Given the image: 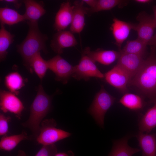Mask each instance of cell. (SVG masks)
Wrapping results in <instances>:
<instances>
[{"instance_id":"1","label":"cell","mask_w":156,"mask_h":156,"mask_svg":"<svg viewBox=\"0 0 156 156\" xmlns=\"http://www.w3.org/2000/svg\"><path fill=\"white\" fill-rule=\"evenodd\" d=\"M52 97L45 92L41 84L39 85L36 96L30 107L29 118L21 124L23 127L30 130L32 134L30 136L31 140H36L38 136L40 124L51 109Z\"/></svg>"},{"instance_id":"2","label":"cell","mask_w":156,"mask_h":156,"mask_svg":"<svg viewBox=\"0 0 156 156\" xmlns=\"http://www.w3.org/2000/svg\"><path fill=\"white\" fill-rule=\"evenodd\" d=\"M27 23L29 29L27 36L16 48L24 65L30 71V62L33 56L41 51L47 53L46 42L48 38L40 31L38 22L27 21Z\"/></svg>"},{"instance_id":"3","label":"cell","mask_w":156,"mask_h":156,"mask_svg":"<svg viewBox=\"0 0 156 156\" xmlns=\"http://www.w3.org/2000/svg\"><path fill=\"white\" fill-rule=\"evenodd\" d=\"M152 47V53L146 59L129 85L137 88L148 97L156 100V54L155 48Z\"/></svg>"},{"instance_id":"4","label":"cell","mask_w":156,"mask_h":156,"mask_svg":"<svg viewBox=\"0 0 156 156\" xmlns=\"http://www.w3.org/2000/svg\"><path fill=\"white\" fill-rule=\"evenodd\" d=\"M115 101V98L103 86L95 95L88 112L101 127H104L105 116L106 112L113 105Z\"/></svg>"},{"instance_id":"5","label":"cell","mask_w":156,"mask_h":156,"mask_svg":"<svg viewBox=\"0 0 156 156\" xmlns=\"http://www.w3.org/2000/svg\"><path fill=\"white\" fill-rule=\"evenodd\" d=\"M56 122L53 118L43 120L36 140L37 143L42 145L54 144L71 135L70 133L56 128Z\"/></svg>"},{"instance_id":"6","label":"cell","mask_w":156,"mask_h":156,"mask_svg":"<svg viewBox=\"0 0 156 156\" xmlns=\"http://www.w3.org/2000/svg\"><path fill=\"white\" fill-rule=\"evenodd\" d=\"M72 77L77 80L83 79L87 81L92 77L103 78L104 74L98 69L95 62L82 53L79 63L74 66Z\"/></svg>"},{"instance_id":"7","label":"cell","mask_w":156,"mask_h":156,"mask_svg":"<svg viewBox=\"0 0 156 156\" xmlns=\"http://www.w3.org/2000/svg\"><path fill=\"white\" fill-rule=\"evenodd\" d=\"M49 69L55 75V79L63 84L68 81L73 75L74 66L59 54L47 61Z\"/></svg>"},{"instance_id":"8","label":"cell","mask_w":156,"mask_h":156,"mask_svg":"<svg viewBox=\"0 0 156 156\" xmlns=\"http://www.w3.org/2000/svg\"><path fill=\"white\" fill-rule=\"evenodd\" d=\"M136 18L138 23L135 24L133 29L137 33V38L148 45L154 35V30L156 29L153 16L142 11L138 14Z\"/></svg>"},{"instance_id":"9","label":"cell","mask_w":156,"mask_h":156,"mask_svg":"<svg viewBox=\"0 0 156 156\" xmlns=\"http://www.w3.org/2000/svg\"><path fill=\"white\" fill-rule=\"evenodd\" d=\"M16 95L10 91L1 90L0 108L3 112L12 113L20 119L24 107L21 101Z\"/></svg>"},{"instance_id":"10","label":"cell","mask_w":156,"mask_h":156,"mask_svg":"<svg viewBox=\"0 0 156 156\" xmlns=\"http://www.w3.org/2000/svg\"><path fill=\"white\" fill-rule=\"evenodd\" d=\"M104 78L108 83L124 92L127 91L131 81L128 73L117 64L104 74Z\"/></svg>"},{"instance_id":"11","label":"cell","mask_w":156,"mask_h":156,"mask_svg":"<svg viewBox=\"0 0 156 156\" xmlns=\"http://www.w3.org/2000/svg\"><path fill=\"white\" fill-rule=\"evenodd\" d=\"M119 51L120 54L117 64L128 73L131 80L140 69L144 59L141 55Z\"/></svg>"},{"instance_id":"12","label":"cell","mask_w":156,"mask_h":156,"mask_svg":"<svg viewBox=\"0 0 156 156\" xmlns=\"http://www.w3.org/2000/svg\"><path fill=\"white\" fill-rule=\"evenodd\" d=\"M77 42L73 33L70 31L62 30L57 31L51 41L50 46L57 54L63 52L64 49L75 47Z\"/></svg>"},{"instance_id":"13","label":"cell","mask_w":156,"mask_h":156,"mask_svg":"<svg viewBox=\"0 0 156 156\" xmlns=\"http://www.w3.org/2000/svg\"><path fill=\"white\" fill-rule=\"evenodd\" d=\"M135 24L124 21L115 18L110 29L115 39V44L119 51L121 49V46L128 37L132 29H133Z\"/></svg>"},{"instance_id":"14","label":"cell","mask_w":156,"mask_h":156,"mask_svg":"<svg viewBox=\"0 0 156 156\" xmlns=\"http://www.w3.org/2000/svg\"><path fill=\"white\" fill-rule=\"evenodd\" d=\"M73 6L69 1L62 3L56 13L54 27L57 31L64 30L70 25L73 18Z\"/></svg>"},{"instance_id":"15","label":"cell","mask_w":156,"mask_h":156,"mask_svg":"<svg viewBox=\"0 0 156 156\" xmlns=\"http://www.w3.org/2000/svg\"><path fill=\"white\" fill-rule=\"evenodd\" d=\"M83 53L86 55L95 62H98L105 65H109L118 59L120 51L113 50H105L98 49L92 51L89 47L86 48Z\"/></svg>"},{"instance_id":"16","label":"cell","mask_w":156,"mask_h":156,"mask_svg":"<svg viewBox=\"0 0 156 156\" xmlns=\"http://www.w3.org/2000/svg\"><path fill=\"white\" fill-rule=\"evenodd\" d=\"M81 0L74 2L72 20L70 28V31L73 33H80L85 25V16L87 14L86 7L83 5Z\"/></svg>"},{"instance_id":"17","label":"cell","mask_w":156,"mask_h":156,"mask_svg":"<svg viewBox=\"0 0 156 156\" xmlns=\"http://www.w3.org/2000/svg\"><path fill=\"white\" fill-rule=\"evenodd\" d=\"M143 156H156V134L139 132L136 136Z\"/></svg>"},{"instance_id":"18","label":"cell","mask_w":156,"mask_h":156,"mask_svg":"<svg viewBox=\"0 0 156 156\" xmlns=\"http://www.w3.org/2000/svg\"><path fill=\"white\" fill-rule=\"evenodd\" d=\"M23 2L25 8L23 15L27 21L38 22V19L46 12L42 5L37 1L25 0Z\"/></svg>"},{"instance_id":"19","label":"cell","mask_w":156,"mask_h":156,"mask_svg":"<svg viewBox=\"0 0 156 156\" xmlns=\"http://www.w3.org/2000/svg\"><path fill=\"white\" fill-rule=\"evenodd\" d=\"M129 138L125 136L114 141L109 156H132L140 151V149L130 147L128 144Z\"/></svg>"},{"instance_id":"20","label":"cell","mask_w":156,"mask_h":156,"mask_svg":"<svg viewBox=\"0 0 156 156\" xmlns=\"http://www.w3.org/2000/svg\"><path fill=\"white\" fill-rule=\"evenodd\" d=\"M154 105L147 110L139 123L140 131L148 133L156 127V100Z\"/></svg>"},{"instance_id":"21","label":"cell","mask_w":156,"mask_h":156,"mask_svg":"<svg viewBox=\"0 0 156 156\" xmlns=\"http://www.w3.org/2000/svg\"><path fill=\"white\" fill-rule=\"evenodd\" d=\"M26 140L31 139L30 136H29L25 131H23L18 134L2 136L0 141V150L5 151H11L21 142Z\"/></svg>"},{"instance_id":"22","label":"cell","mask_w":156,"mask_h":156,"mask_svg":"<svg viewBox=\"0 0 156 156\" xmlns=\"http://www.w3.org/2000/svg\"><path fill=\"white\" fill-rule=\"evenodd\" d=\"M25 80L18 72H11L5 77L4 84L9 91L17 95L19 90L25 85Z\"/></svg>"},{"instance_id":"23","label":"cell","mask_w":156,"mask_h":156,"mask_svg":"<svg viewBox=\"0 0 156 156\" xmlns=\"http://www.w3.org/2000/svg\"><path fill=\"white\" fill-rule=\"evenodd\" d=\"M1 24L12 25L25 21L23 15L15 10L7 7L0 8Z\"/></svg>"},{"instance_id":"24","label":"cell","mask_w":156,"mask_h":156,"mask_svg":"<svg viewBox=\"0 0 156 156\" xmlns=\"http://www.w3.org/2000/svg\"><path fill=\"white\" fill-rule=\"evenodd\" d=\"M30 71L33 70L42 80L49 69L47 61L42 57L40 52L36 53L31 59L29 63Z\"/></svg>"},{"instance_id":"25","label":"cell","mask_w":156,"mask_h":156,"mask_svg":"<svg viewBox=\"0 0 156 156\" xmlns=\"http://www.w3.org/2000/svg\"><path fill=\"white\" fill-rule=\"evenodd\" d=\"M127 1L120 0H98L95 6L93 8H87V14L102 11L108 10L118 6L122 8L127 5Z\"/></svg>"},{"instance_id":"26","label":"cell","mask_w":156,"mask_h":156,"mask_svg":"<svg viewBox=\"0 0 156 156\" xmlns=\"http://www.w3.org/2000/svg\"><path fill=\"white\" fill-rule=\"evenodd\" d=\"M4 25L1 24L0 29V60H4L8 54L7 50L14 41V36L8 31Z\"/></svg>"},{"instance_id":"27","label":"cell","mask_w":156,"mask_h":156,"mask_svg":"<svg viewBox=\"0 0 156 156\" xmlns=\"http://www.w3.org/2000/svg\"><path fill=\"white\" fill-rule=\"evenodd\" d=\"M119 102L125 107L134 110L141 109L144 105V101L140 96L131 93L125 94L120 99Z\"/></svg>"},{"instance_id":"28","label":"cell","mask_w":156,"mask_h":156,"mask_svg":"<svg viewBox=\"0 0 156 156\" xmlns=\"http://www.w3.org/2000/svg\"><path fill=\"white\" fill-rule=\"evenodd\" d=\"M147 45L146 43L137 38L127 41L123 49L120 51L125 53L143 56L146 52Z\"/></svg>"},{"instance_id":"29","label":"cell","mask_w":156,"mask_h":156,"mask_svg":"<svg viewBox=\"0 0 156 156\" xmlns=\"http://www.w3.org/2000/svg\"><path fill=\"white\" fill-rule=\"evenodd\" d=\"M57 152V147L55 144L42 145L35 156H54Z\"/></svg>"},{"instance_id":"30","label":"cell","mask_w":156,"mask_h":156,"mask_svg":"<svg viewBox=\"0 0 156 156\" xmlns=\"http://www.w3.org/2000/svg\"><path fill=\"white\" fill-rule=\"evenodd\" d=\"M11 120L9 116H6L2 113L0 114V136L7 135L9 131L8 123Z\"/></svg>"},{"instance_id":"31","label":"cell","mask_w":156,"mask_h":156,"mask_svg":"<svg viewBox=\"0 0 156 156\" xmlns=\"http://www.w3.org/2000/svg\"><path fill=\"white\" fill-rule=\"evenodd\" d=\"M84 3H85L89 6L90 8H94L96 5L97 0H83Z\"/></svg>"},{"instance_id":"32","label":"cell","mask_w":156,"mask_h":156,"mask_svg":"<svg viewBox=\"0 0 156 156\" xmlns=\"http://www.w3.org/2000/svg\"><path fill=\"white\" fill-rule=\"evenodd\" d=\"M5 2L12 3L15 7L17 8H19L21 5V3L20 1L16 0H5L3 1Z\"/></svg>"},{"instance_id":"33","label":"cell","mask_w":156,"mask_h":156,"mask_svg":"<svg viewBox=\"0 0 156 156\" xmlns=\"http://www.w3.org/2000/svg\"><path fill=\"white\" fill-rule=\"evenodd\" d=\"M54 156H74L73 153L71 151L67 153L60 152L57 153Z\"/></svg>"},{"instance_id":"34","label":"cell","mask_w":156,"mask_h":156,"mask_svg":"<svg viewBox=\"0 0 156 156\" xmlns=\"http://www.w3.org/2000/svg\"><path fill=\"white\" fill-rule=\"evenodd\" d=\"M148 45L156 48V33L153 35L152 38L148 43Z\"/></svg>"},{"instance_id":"35","label":"cell","mask_w":156,"mask_h":156,"mask_svg":"<svg viewBox=\"0 0 156 156\" xmlns=\"http://www.w3.org/2000/svg\"><path fill=\"white\" fill-rule=\"evenodd\" d=\"M135 2L141 4H146L149 3L151 1L150 0H135Z\"/></svg>"},{"instance_id":"36","label":"cell","mask_w":156,"mask_h":156,"mask_svg":"<svg viewBox=\"0 0 156 156\" xmlns=\"http://www.w3.org/2000/svg\"><path fill=\"white\" fill-rule=\"evenodd\" d=\"M153 10L154 13V16H153V20L155 28L156 29V6L153 7Z\"/></svg>"},{"instance_id":"37","label":"cell","mask_w":156,"mask_h":156,"mask_svg":"<svg viewBox=\"0 0 156 156\" xmlns=\"http://www.w3.org/2000/svg\"><path fill=\"white\" fill-rule=\"evenodd\" d=\"M16 156H27L25 152L23 150H19Z\"/></svg>"}]
</instances>
